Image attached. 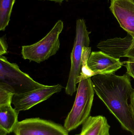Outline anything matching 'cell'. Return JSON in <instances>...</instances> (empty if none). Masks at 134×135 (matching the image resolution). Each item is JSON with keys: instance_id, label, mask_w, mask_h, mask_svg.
<instances>
[{"instance_id": "cell-1", "label": "cell", "mask_w": 134, "mask_h": 135, "mask_svg": "<svg viewBox=\"0 0 134 135\" xmlns=\"http://www.w3.org/2000/svg\"><path fill=\"white\" fill-rule=\"evenodd\" d=\"M127 74H98L91 77L94 92L124 130L134 135V117L128 100L134 92Z\"/></svg>"}, {"instance_id": "cell-2", "label": "cell", "mask_w": 134, "mask_h": 135, "mask_svg": "<svg viewBox=\"0 0 134 135\" xmlns=\"http://www.w3.org/2000/svg\"><path fill=\"white\" fill-rule=\"evenodd\" d=\"M94 93L91 78L79 83L74 104L65 120L64 127L68 132L76 129L89 117Z\"/></svg>"}, {"instance_id": "cell-3", "label": "cell", "mask_w": 134, "mask_h": 135, "mask_svg": "<svg viewBox=\"0 0 134 135\" xmlns=\"http://www.w3.org/2000/svg\"><path fill=\"white\" fill-rule=\"evenodd\" d=\"M63 23L59 20L41 40L32 45L22 47L23 59L40 63L55 55L60 46L59 36L63 29Z\"/></svg>"}, {"instance_id": "cell-4", "label": "cell", "mask_w": 134, "mask_h": 135, "mask_svg": "<svg viewBox=\"0 0 134 135\" xmlns=\"http://www.w3.org/2000/svg\"><path fill=\"white\" fill-rule=\"evenodd\" d=\"M90 33L87 30L84 20H77L75 38L71 55V70L65 88V93L71 96L77 91L76 80L81 72L83 47H89Z\"/></svg>"}, {"instance_id": "cell-5", "label": "cell", "mask_w": 134, "mask_h": 135, "mask_svg": "<svg viewBox=\"0 0 134 135\" xmlns=\"http://www.w3.org/2000/svg\"><path fill=\"white\" fill-rule=\"evenodd\" d=\"M0 83L10 86L15 94H21L44 86L22 71L18 65L11 63L3 55L0 56Z\"/></svg>"}, {"instance_id": "cell-6", "label": "cell", "mask_w": 134, "mask_h": 135, "mask_svg": "<svg viewBox=\"0 0 134 135\" xmlns=\"http://www.w3.org/2000/svg\"><path fill=\"white\" fill-rule=\"evenodd\" d=\"M13 132L15 135H69L64 126L39 118L19 121Z\"/></svg>"}, {"instance_id": "cell-7", "label": "cell", "mask_w": 134, "mask_h": 135, "mask_svg": "<svg viewBox=\"0 0 134 135\" xmlns=\"http://www.w3.org/2000/svg\"><path fill=\"white\" fill-rule=\"evenodd\" d=\"M64 87L61 85H45L30 92L15 94L12 104L17 112L26 111L49 98L53 94L60 92Z\"/></svg>"}, {"instance_id": "cell-8", "label": "cell", "mask_w": 134, "mask_h": 135, "mask_svg": "<svg viewBox=\"0 0 134 135\" xmlns=\"http://www.w3.org/2000/svg\"><path fill=\"white\" fill-rule=\"evenodd\" d=\"M109 8L120 27L134 38V0H111Z\"/></svg>"}, {"instance_id": "cell-9", "label": "cell", "mask_w": 134, "mask_h": 135, "mask_svg": "<svg viewBox=\"0 0 134 135\" xmlns=\"http://www.w3.org/2000/svg\"><path fill=\"white\" fill-rule=\"evenodd\" d=\"M88 65L97 75L115 73L122 68L123 62L102 51H93L89 57Z\"/></svg>"}, {"instance_id": "cell-10", "label": "cell", "mask_w": 134, "mask_h": 135, "mask_svg": "<svg viewBox=\"0 0 134 135\" xmlns=\"http://www.w3.org/2000/svg\"><path fill=\"white\" fill-rule=\"evenodd\" d=\"M133 41V38L130 35L123 38L116 37L101 41L97 47L108 55L120 59L126 57Z\"/></svg>"}, {"instance_id": "cell-11", "label": "cell", "mask_w": 134, "mask_h": 135, "mask_svg": "<svg viewBox=\"0 0 134 135\" xmlns=\"http://www.w3.org/2000/svg\"><path fill=\"white\" fill-rule=\"evenodd\" d=\"M82 125L81 132L76 135H110V125L103 116H90Z\"/></svg>"}, {"instance_id": "cell-12", "label": "cell", "mask_w": 134, "mask_h": 135, "mask_svg": "<svg viewBox=\"0 0 134 135\" xmlns=\"http://www.w3.org/2000/svg\"><path fill=\"white\" fill-rule=\"evenodd\" d=\"M19 112L11 105L0 106V129L8 134L13 132L18 121Z\"/></svg>"}, {"instance_id": "cell-13", "label": "cell", "mask_w": 134, "mask_h": 135, "mask_svg": "<svg viewBox=\"0 0 134 135\" xmlns=\"http://www.w3.org/2000/svg\"><path fill=\"white\" fill-rule=\"evenodd\" d=\"M15 0H0V31H4L8 25Z\"/></svg>"}, {"instance_id": "cell-14", "label": "cell", "mask_w": 134, "mask_h": 135, "mask_svg": "<svg viewBox=\"0 0 134 135\" xmlns=\"http://www.w3.org/2000/svg\"><path fill=\"white\" fill-rule=\"evenodd\" d=\"M91 47H83L81 72L76 80L77 84L84 79L96 75V74L89 68L88 65V59L91 54Z\"/></svg>"}, {"instance_id": "cell-15", "label": "cell", "mask_w": 134, "mask_h": 135, "mask_svg": "<svg viewBox=\"0 0 134 135\" xmlns=\"http://www.w3.org/2000/svg\"><path fill=\"white\" fill-rule=\"evenodd\" d=\"M14 94L15 93L10 86L0 83V106L11 105Z\"/></svg>"}, {"instance_id": "cell-16", "label": "cell", "mask_w": 134, "mask_h": 135, "mask_svg": "<svg viewBox=\"0 0 134 135\" xmlns=\"http://www.w3.org/2000/svg\"><path fill=\"white\" fill-rule=\"evenodd\" d=\"M126 74L134 79V59L129 58L126 62Z\"/></svg>"}, {"instance_id": "cell-17", "label": "cell", "mask_w": 134, "mask_h": 135, "mask_svg": "<svg viewBox=\"0 0 134 135\" xmlns=\"http://www.w3.org/2000/svg\"><path fill=\"white\" fill-rule=\"evenodd\" d=\"M8 48V44L4 37L3 36L1 37L0 38V56L7 54Z\"/></svg>"}, {"instance_id": "cell-18", "label": "cell", "mask_w": 134, "mask_h": 135, "mask_svg": "<svg viewBox=\"0 0 134 135\" xmlns=\"http://www.w3.org/2000/svg\"><path fill=\"white\" fill-rule=\"evenodd\" d=\"M126 57L134 59V38L133 44L127 51Z\"/></svg>"}, {"instance_id": "cell-19", "label": "cell", "mask_w": 134, "mask_h": 135, "mask_svg": "<svg viewBox=\"0 0 134 135\" xmlns=\"http://www.w3.org/2000/svg\"><path fill=\"white\" fill-rule=\"evenodd\" d=\"M130 106L131 108V111L134 117V92L130 98Z\"/></svg>"}, {"instance_id": "cell-20", "label": "cell", "mask_w": 134, "mask_h": 135, "mask_svg": "<svg viewBox=\"0 0 134 135\" xmlns=\"http://www.w3.org/2000/svg\"><path fill=\"white\" fill-rule=\"evenodd\" d=\"M47 1H52L56 2H62L65 1H67V0H47Z\"/></svg>"}]
</instances>
